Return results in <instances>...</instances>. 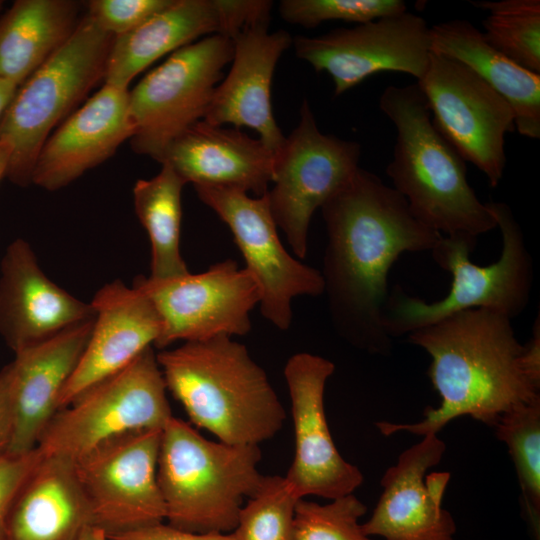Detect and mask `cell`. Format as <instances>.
Returning <instances> with one entry per match:
<instances>
[{
  "label": "cell",
  "mask_w": 540,
  "mask_h": 540,
  "mask_svg": "<svg viewBox=\"0 0 540 540\" xmlns=\"http://www.w3.org/2000/svg\"><path fill=\"white\" fill-rule=\"evenodd\" d=\"M408 341L430 355L428 375L441 402L417 423L376 422L385 436L437 434L461 416L493 427L502 414L540 399V377L527 367L505 315L466 309L410 332Z\"/></svg>",
  "instance_id": "7a4b0ae2"
},
{
  "label": "cell",
  "mask_w": 540,
  "mask_h": 540,
  "mask_svg": "<svg viewBox=\"0 0 540 540\" xmlns=\"http://www.w3.org/2000/svg\"><path fill=\"white\" fill-rule=\"evenodd\" d=\"M133 135L129 90L104 84L49 136L37 157L32 184L48 191L62 189L109 159Z\"/></svg>",
  "instance_id": "ffe728a7"
},
{
  "label": "cell",
  "mask_w": 540,
  "mask_h": 540,
  "mask_svg": "<svg viewBox=\"0 0 540 540\" xmlns=\"http://www.w3.org/2000/svg\"><path fill=\"white\" fill-rule=\"evenodd\" d=\"M268 25L251 26L232 39L230 71L216 86L203 120L215 126L231 124L238 129H253L275 154L285 137L272 110V78L292 37L284 30L269 32Z\"/></svg>",
  "instance_id": "44dd1931"
},
{
  "label": "cell",
  "mask_w": 540,
  "mask_h": 540,
  "mask_svg": "<svg viewBox=\"0 0 540 540\" xmlns=\"http://www.w3.org/2000/svg\"><path fill=\"white\" fill-rule=\"evenodd\" d=\"M430 48L466 65L500 94L515 113V127L520 135L540 138V74L498 52L488 44L482 31L463 19L430 27Z\"/></svg>",
  "instance_id": "d4e9b609"
},
{
  "label": "cell",
  "mask_w": 540,
  "mask_h": 540,
  "mask_svg": "<svg viewBox=\"0 0 540 540\" xmlns=\"http://www.w3.org/2000/svg\"><path fill=\"white\" fill-rule=\"evenodd\" d=\"M198 198L229 227L245 268L260 289L261 315L280 330L292 323L291 303L299 296L323 294L321 272L291 256L284 248L266 195L214 186L194 187Z\"/></svg>",
  "instance_id": "5bb4252c"
},
{
  "label": "cell",
  "mask_w": 540,
  "mask_h": 540,
  "mask_svg": "<svg viewBox=\"0 0 540 540\" xmlns=\"http://www.w3.org/2000/svg\"><path fill=\"white\" fill-rule=\"evenodd\" d=\"M186 183L168 165L133 187V203L151 245L150 277L164 279L187 274L180 250L182 190Z\"/></svg>",
  "instance_id": "83f0119b"
},
{
  "label": "cell",
  "mask_w": 540,
  "mask_h": 540,
  "mask_svg": "<svg viewBox=\"0 0 540 540\" xmlns=\"http://www.w3.org/2000/svg\"><path fill=\"white\" fill-rule=\"evenodd\" d=\"M488 15L483 36L490 46L519 66L540 74V1H473Z\"/></svg>",
  "instance_id": "f1b7e54d"
},
{
  "label": "cell",
  "mask_w": 540,
  "mask_h": 540,
  "mask_svg": "<svg viewBox=\"0 0 540 540\" xmlns=\"http://www.w3.org/2000/svg\"><path fill=\"white\" fill-rule=\"evenodd\" d=\"M258 445L211 441L172 416L162 428L157 479L167 524L194 533H231L264 475Z\"/></svg>",
  "instance_id": "5b68a950"
},
{
  "label": "cell",
  "mask_w": 540,
  "mask_h": 540,
  "mask_svg": "<svg viewBox=\"0 0 540 540\" xmlns=\"http://www.w3.org/2000/svg\"><path fill=\"white\" fill-rule=\"evenodd\" d=\"M361 146L322 133L307 100L298 125L274 154L273 186L265 193L270 211L294 253L305 259L312 216L359 168Z\"/></svg>",
  "instance_id": "30bf717a"
},
{
  "label": "cell",
  "mask_w": 540,
  "mask_h": 540,
  "mask_svg": "<svg viewBox=\"0 0 540 540\" xmlns=\"http://www.w3.org/2000/svg\"><path fill=\"white\" fill-rule=\"evenodd\" d=\"M379 107L396 128L386 174L413 215L446 236L477 238L495 229L487 203L468 183L466 161L434 125L417 82L386 87Z\"/></svg>",
  "instance_id": "277c9868"
},
{
  "label": "cell",
  "mask_w": 540,
  "mask_h": 540,
  "mask_svg": "<svg viewBox=\"0 0 540 540\" xmlns=\"http://www.w3.org/2000/svg\"><path fill=\"white\" fill-rule=\"evenodd\" d=\"M167 391L190 421L231 445H258L286 418L265 370L247 347L220 335L156 353Z\"/></svg>",
  "instance_id": "3957f363"
},
{
  "label": "cell",
  "mask_w": 540,
  "mask_h": 540,
  "mask_svg": "<svg viewBox=\"0 0 540 540\" xmlns=\"http://www.w3.org/2000/svg\"><path fill=\"white\" fill-rule=\"evenodd\" d=\"M114 37L85 14L68 41L17 88L0 117V142L10 146L5 171L10 182L32 184L51 131L104 80Z\"/></svg>",
  "instance_id": "52a82bcc"
},
{
  "label": "cell",
  "mask_w": 540,
  "mask_h": 540,
  "mask_svg": "<svg viewBox=\"0 0 540 540\" xmlns=\"http://www.w3.org/2000/svg\"><path fill=\"white\" fill-rule=\"evenodd\" d=\"M94 318L76 324L15 354L11 365L13 433L7 453L38 447L58 412L60 395L89 340Z\"/></svg>",
  "instance_id": "7402d4cb"
},
{
  "label": "cell",
  "mask_w": 540,
  "mask_h": 540,
  "mask_svg": "<svg viewBox=\"0 0 540 540\" xmlns=\"http://www.w3.org/2000/svg\"><path fill=\"white\" fill-rule=\"evenodd\" d=\"M88 525L90 509L74 461L42 454L13 502L7 540H76Z\"/></svg>",
  "instance_id": "cb8c5ba5"
},
{
  "label": "cell",
  "mask_w": 540,
  "mask_h": 540,
  "mask_svg": "<svg viewBox=\"0 0 540 540\" xmlns=\"http://www.w3.org/2000/svg\"><path fill=\"white\" fill-rule=\"evenodd\" d=\"M172 416L166 384L151 346L60 409L38 448L44 455L74 461L112 437L162 429Z\"/></svg>",
  "instance_id": "ba28073f"
},
{
  "label": "cell",
  "mask_w": 540,
  "mask_h": 540,
  "mask_svg": "<svg viewBox=\"0 0 540 540\" xmlns=\"http://www.w3.org/2000/svg\"><path fill=\"white\" fill-rule=\"evenodd\" d=\"M407 11L402 0H282L279 13L284 21L314 28L326 21L357 24Z\"/></svg>",
  "instance_id": "d6a6232c"
},
{
  "label": "cell",
  "mask_w": 540,
  "mask_h": 540,
  "mask_svg": "<svg viewBox=\"0 0 540 540\" xmlns=\"http://www.w3.org/2000/svg\"><path fill=\"white\" fill-rule=\"evenodd\" d=\"M11 365L0 370V456L8 452L13 433V412L11 403Z\"/></svg>",
  "instance_id": "74e56055"
},
{
  "label": "cell",
  "mask_w": 540,
  "mask_h": 540,
  "mask_svg": "<svg viewBox=\"0 0 540 540\" xmlns=\"http://www.w3.org/2000/svg\"><path fill=\"white\" fill-rule=\"evenodd\" d=\"M217 0H173L136 29L112 42L104 84L127 88L143 70L162 56L187 46L201 36L222 34Z\"/></svg>",
  "instance_id": "484cf974"
},
{
  "label": "cell",
  "mask_w": 540,
  "mask_h": 540,
  "mask_svg": "<svg viewBox=\"0 0 540 540\" xmlns=\"http://www.w3.org/2000/svg\"><path fill=\"white\" fill-rule=\"evenodd\" d=\"M321 212L327 243L320 272L331 323L352 346L389 355L392 339L382 325L388 272L404 252L431 251L442 234L418 220L393 187L360 167Z\"/></svg>",
  "instance_id": "6da1fadb"
},
{
  "label": "cell",
  "mask_w": 540,
  "mask_h": 540,
  "mask_svg": "<svg viewBox=\"0 0 540 540\" xmlns=\"http://www.w3.org/2000/svg\"><path fill=\"white\" fill-rule=\"evenodd\" d=\"M133 286L159 316L161 332L154 347L160 350L176 341L247 335L252 327L250 312L261 297L253 275L233 259L198 274L164 279L138 276Z\"/></svg>",
  "instance_id": "8fae6325"
},
{
  "label": "cell",
  "mask_w": 540,
  "mask_h": 540,
  "mask_svg": "<svg viewBox=\"0 0 540 540\" xmlns=\"http://www.w3.org/2000/svg\"><path fill=\"white\" fill-rule=\"evenodd\" d=\"M158 162L194 187H228L257 197L273 180L274 153L259 138L204 120L175 137Z\"/></svg>",
  "instance_id": "603a6c76"
},
{
  "label": "cell",
  "mask_w": 540,
  "mask_h": 540,
  "mask_svg": "<svg viewBox=\"0 0 540 540\" xmlns=\"http://www.w3.org/2000/svg\"><path fill=\"white\" fill-rule=\"evenodd\" d=\"M487 206L501 232L500 258L487 266L476 265L469 255L477 238L442 236L431 253L435 262L451 273V289L443 299L428 303L408 296L397 286L388 295L382 313L383 329L391 339L466 309L483 308L511 320L526 309L533 263L523 231L506 203L489 202Z\"/></svg>",
  "instance_id": "8992f818"
},
{
  "label": "cell",
  "mask_w": 540,
  "mask_h": 540,
  "mask_svg": "<svg viewBox=\"0 0 540 540\" xmlns=\"http://www.w3.org/2000/svg\"><path fill=\"white\" fill-rule=\"evenodd\" d=\"M90 303L95 313L91 334L60 395L59 410L154 347L161 332L151 301L119 279L103 285Z\"/></svg>",
  "instance_id": "d6986e66"
},
{
  "label": "cell",
  "mask_w": 540,
  "mask_h": 540,
  "mask_svg": "<svg viewBox=\"0 0 540 540\" xmlns=\"http://www.w3.org/2000/svg\"><path fill=\"white\" fill-rule=\"evenodd\" d=\"M173 0H91L87 15L103 30L119 36L126 34L155 14L167 8Z\"/></svg>",
  "instance_id": "836d02e7"
},
{
  "label": "cell",
  "mask_w": 540,
  "mask_h": 540,
  "mask_svg": "<svg viewBox=\"0 0 540 540\" xmlns=\"http://www.w3.org/2000/svg\"><path fill=\"white\" fill-rule=\"evenodd\" d=\"M110 540H237L234 533H194L164 522L133 531L108 535Z\"/></svg>",
  "instance_id": "8d00e7d4"
},
{
  "label": "cell",
  "mask_w": 540,
  "mask_h": 540,
  "mask_svg": "<svg viewBox=\"0 0 540 540\" xmlns=\"http://www.w3.org/2000/svg\"><path fill=\"white\" fill-rule=\"evenodd\" d=\"M41 457L38 447L27 453L0 456V540H7V521L13 502Z\"/></svg>",
  "instance_id": "e575fe53"
},
{
  "label": "cell",
  "mask_w": 540,
  "mask_h": 540,
  "mask_svg": "<svg viewBox=\"0 0 540 540\" xmlns=\"http://www.w3.org/2000/svg\"><path fill=\"white\" fill-rule=\"evenodd\" d=\"M19 86L9 80L0 79V117Z\"/></svg>",
  "instance_id": "f35d334b"
},
{
  "label": "cell",
  "mask_w": 540,
  "mask_h": 540,
  "mask_svg": "<svg viewBox=\"0 0 540 540\" xmlns=\"http://www.w3.org/2000/svg\"><path fill=\"white\" fill-rule=\"evenodd\" d=\"M71 0H16L0 15V79L23 84L72 36L81 18Z\"/></svg>",
  "instance_id": "4316f807"
},
{
  "label": "cell",
  "mask_w": 540,
  "mask_h": 540,
  "mask_svg": "<svg viewBox=\"0 0 540 540\" xmlns=\"http://www.w3.org/2000/svg\"><path fill=\"white\" fill-rule=\"evenodd\" d=\"M221 11L222 35L233 39L246 28L269 24L272 2L268 0H217Z\"/></svg>",
  "instance_id": "d590c367"
},
{
  "label": "cell",
  "mask_w": 540,
  "mask_h": 540,
  "mask_svg": "<svg viewBox=\"0 0 540 540\" xmlns=\"http://www.w3.org/2000/svg\"><path fill=\"white\" fill-rule=\"evenodd\" d=\"M446 450L437 434H427L404 450L381 479L382 493L362 525L367 536L385 540H453L456 524L442 508L448 472H426L438 465Z\"/></svg>",
  "instance_id": "e0dca14e"
},
{
  "label": "cell",
  "mask_w": 540,
  "mask_h": 540,
  "mask_svg": "<svg viewBox=\"0 0 540 540\" xmlns=\"http://www.w3.org/2000/svg\"><path fill=\"white\" fill-rule=\"evenodd\" d=\"M2 5H3V1L0 0V10L2 8Z\"/></svg>",
  "instance_id": "b9f144b4"
},
{
  "label": "cell",
  "mask_w": 540,
  "mask_h": 540,
  "mask_svg": "<svg viewBox=\"0 0 540 540\" xmlns=\"http://www.w3.org/2000/svg\"><path fill=\"white\" fill-rule=\"evenodd\" d=\"M330 360L308 352L292 355L284 367L294 428L295 451L285 481L293 495L336 499L353 494L364 477L339 453L324 409L326 382L334 373Z\"/></svg>",
  "instance_id": "2e32d148"
},
{
  "label": "cell",
  "mask_w": 540,
  "mask_h": 540,
  "mask_svg": "<svg viewBox=\"0 0 540 540\" xmlns=\"http://www.w3.org/2000/svg\"><path fill=\"white\" fill-rule=\"evenodd\" d=\"M76 540H110L107 533L94 525H88Z\"/></svg>",
  "instance_id": "ab89813d"
},
{
  "label": "cell",
  "mask_w": 540,
  "mask_h": 540,
  "mask_svg": "<svg viewBox=\"0 0 540 540\" xmlns=\"http://www.w3.org/2000/svg\"><path fill=\"white\" fill-rule=\"evenodd\" d=\"M496 437L506 444L514 462L524 511L537 535L540 519V399L502 414Z\"/></svg>",
  "instance_id": "f546056e"
},
{
  "label": "cell",
  "mask_w": 540,
  "mask_h": 540,
  "mask_svg": "<svg viewBox=\"0 0 540 540\" xmlns=\"http://www.w3.org/2000/svg\"><path fill=\"white\" fill-rule=\"evenodd\" d=\"M233 40L212 34L173 52L129 91L134 152L159 160L167 145L203 120L232 61Z\"/></svg>",
  "instance_id": "9c48e42d"
},
{
  "label": "cell",
  "mask_w": 540,
  "mask_h": 540,
  "mask_svg": "<svg viewBox=\"0 0 540 540\" xmlns=\"http://www.w3.org/2000/svg\"><path fill=\"white\" fill-rule=\"evenodd\" d=\"M161 432L162 429L127 432L74 460L91 523L107 535L165 521L157 479Z\"/></svg>",
  "instance_id": "4fadbf2b"
},
{
  "label": "cell",
  "mask_w": 540,
  "mask_h": 540,
  "mask_svg": "<svg viewBox=\"0 0 540 540\" xmlns=\"http://www.w3.org/2000/svg\"><path fill=\"white\" fill-rule=\"evenodd\" d=\"M296 56L326 72L339 96L380 72L424 75L431 53L430 27L412 12L381 17L352 28L292 38Z\"/></svg>",
  "instance_id": "9a60e30c"
},
{
  "label": "cell",
  "mask_w": 540,
  "mask_h": 540,
  "mask_svg": "<svg viewBox=\"0 0 540 540\" xmlns=\"http://www.w3.org/2000/svg\"><path fill=\"white\" fill-rule=\"evenodd\" d=\"M366 506L353 494L319 504L297 500L290 540H373L359 524Z\"/></svg>",
  "instance_id": "1f68e13d"
},
{
  "label": "cell",
  "mask_w": 540,
  "mask_h": 540,
  "mask_svg": "<svg viewBox=\"0 0 540 540\" xmlns=\"http://www.w3.org/2000/svg\"><path fill=\"white\" fill-rule=\"evenodd\" d=\"M297 498L282 476H264L242 507L233 533L237 540H290Z\"/></svg>",
  "instance_id": "4dcf8cb0"
},
{
  "label": "cell",
  "mask_w": 540,
  "mask_h": 540,
  "mask_svg": "<svg viewBox=\"0 0 540 540\" xmlns=\"http://www.w3.org/2000/svg\"><path fill=\"white\" fill-rule=\"evenodd\" d=\"M417 84L440 133L496 188L507 163L505 137L516 130L510 104L469 67L432 51Z\"/></svg>",
  "instance_id": "7c38bea8"
},
{
  "label": "cell",
  "mask_w": 540,
  "mask_h": 540,
  "mask_svg": "<svg viewBox=\"0 0 540 540\" xmlns=\"http://www.w3.org/2000/svg\"><path fill=\"white\" fill-rule=\"evenodd\" d=\"M10 156V146L6 142H0V182L5 178V171Z\"/></svg>",
  "instance_id": "60d3db41"
},
{
  "label": "cell",
  "mask_w": 540,
  "mask_h": 540,
  "mask_svg": "<svg viewBox=\"0 0 540 540\" xmlns=\"http://www.w3.org/2000/svg\"><path fill=\"white\" fill-rule=\"evenodd\" d=\"M84 302L52 281L22 238L6 248L0 266V336L14 352L94 318Z\"/></svg>",
  "instance_id": "ac0fdd59"
}]
</instances>
